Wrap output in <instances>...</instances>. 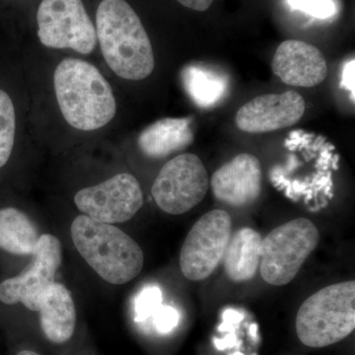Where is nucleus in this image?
<instances>
[{
  "instance_id": "obj_1",
  "label": "nucleus",
  "mask_w": 355,
  "mask_h": 355,
  "mask_svg": "<svg viewBox=\"0 0 355 355\" xmlns=\"http://www.w3.org/2000/svg\"><path fill=\"white\" fill-rule=\"evenodd\" d=\"M96 25L103 57L116 76L142 80L153 73V44L139 15L125 0H103Z\"/></svg>"
},
{
  "instance_id": "obj_2",
  "label": "nucleus",
  "mask_w": 355,
  "mask_h": 355,
  "mask_svg": "<svg viewBox=\"0 0 355 355\" xmlns=\"http://www.w3.org/2000/svg\"><path fill=\"white\" fill-rule=\"evenodd\" d=\"M53 83L58 106L71 127L90 132L113 120L116 112L113 90L94 65L67 58L58 65Z\"/></svg>"
},
{
  "instance_id": "obj_3",
  "label": "nucleus",
  "mask_w": 355,
  "mask_h": 355,
  "mask_svg": "<svg viewBox=\"0 0 355 355\" xmlns=\"http://www.w3.org/2000/svg\"><path fill=\"white\" fill-rule=\"evenodd\" d=\"M70 231L77 251L109 284H127L141 272L144 265L141 248L113 224L79 216L72 221Z\"/></svg>"
},
{
  "instance_id": "obj_4",
  "label": "nucleus",
  "mask_w": 355,
  "mask_h": 355,
  "mask_svg": "<svg viewBox=\"0 0 355 355\" xmlns=\"http://www.w3.org/2000/svg\"><path fill=\"white\" fill-rule=\"evenodd\" d=\"M355 329L354 280L331 284L299 308L296 333L303 345L324 347L345 340Z\"/></svg>"
},
{
  "instance_id": "obj_5",
  "label": "nucleus",
  "mask_w": 355,
  "mask_h": 355,
  "mask_svg": "<svg viewBox=\"0 0 355 355\" xmlns=\"http://www.w3.org/2000/svg\"><path fill=\"white\" fill-rule=\"evenodd\" d=\"M319 241V231L310 219H294L273 229L261 243V277L272 286L288 284Z\"/></svg>"
},
{
  "instance_id": "obj_6",
  "label": "nucleus",
  "mask_w": 355,
  "mask_h": 355,
  "mask_svg": "<svg viewBox=\"0 0 355 355\" xmlns=\"http://www.w3.org/2000/svg\"><path fill=\"white\" fill-rule=\"evenodd\" d=\"M37 22L40 41L49 48L71 49L88 55L97 44L96 28L83 0H43Z\"/></svg>"
},
{
  "instance_id": "obj_7",
  "label": "nucleus",
  "mask_w": 355,
  "mask_h": 355,
  "mask_svg": "<svg viewBox=\"0 0 355 355\" xmlns=\"http://www.w3.org/2000/svg\"><path fill=\"white\" fill-rule=\"evenodd\" d=\"M232 235V218L225 210L214 209L200 217L191 229L180 254L186 279H207L220 261Z\"/></svg>"
},
{
  "instance_id": "obj_8",
  "label": "nucleus",
  "mask_w": 355,
  "mask_h": 355,
  "mask_svg": "<svg viewBox=\"0 0 355 355\" xmlns=\"http://www.w3.org/2000/svg\"><path fill=\"white\" fill-rule=\"evenodd\" d=\"M209 189V179L202 160L186 153L168 161L153 186V196L166 214L178 216L202 202Z\"/></svg>"
},
{
  "instance_id": "obj_9",
  "label": "nucleus",
  "mask_w": 355,
  "mask_h": 355,
  "mask_svg": "<svg viewBox=\"0 0 355 355\" xmlns=\"http://www.w3.org/2000/svg\"><path fill=\"white\" fill-rule=\"evenodd\" d=\"M62 261L60 240L51 234L42 235L30 265L17 277L0 284V301L6 305L21 302L27 309L39 311L44 296L55 284Z\"/></svg>"
},
{
  "instance_id": "obj_10",
  "label": "nucleus",
  "mask_w": 355,
  "mask_h": 355,
  "mask_svg": "<svg viewBox=\"0 0 355 355\" xmlns=\"http://www.w3.org/2000/svg\"><path fill=\"white\" fill-rule=\"evenodd\" d=\"M74 202L93 220L121 223L130 220L141 209L144 193L137 178L121 173L97 186L79 191Z\"/></svg>"
},
{
  "instance_id": "obj_11",
  "label": "nucleus",
  "mask_w": 355,
  "mask_h": 355,
  "mask_svg": "<svg viewBox=\"0 0 355 355\" xmlns=\"http://www.w3.org/2000/svg\"><path fill=\"white\" fill-rule=\"evenodd\" d=\"M305 113L302 96L294 91L258 96L236 114V125L245 132H275L296 125Z\"/></svg>"
},
{
  "instance_id": "obj_12",
  "label": "nucleus",
  "mask_w": 355,
  "mask_h": 355,
  "mask_svg": "<svg viewBox=\"0 0 355 355\" xmlns=\"http://www.w3.org/2000/svg\"><path fill=\"white\" fill-rule=\"evenodd\" d=\"M210 186L219 202L234 207L251 205L263 188L260 161L252 154H239L214 173Z\"/></svg>"
},
{
  "instance_id": "obj_13",
  "label": "nucleus",
  "mask_w": 355,
  "mask_h": 355,
  "mask_svg": "<svg viewBox=\"0 0 355 355\" xmlns=\"http://www.w3.org/2000/svg\"><path fill=\"white\" fill-rule=\"evenodd\" d=\"M272 69L282 83L296 87H314L328 74L323 53L313 44L298 40H287L279 44Z\"/></svg>"
},
{
  "instance_id": "obj_14",
  "label": "nucleus",
  "mask_w": 355,
  "mask_h": 355,
  "mask_svg": "<svg viewBox=\"0 0 355 355\" xmlns=\"http://www.w3.org/2000/svg\"><path fill=\"white\" fill-rule=\"evenodd\" d=\"M38 312L42 331L50 342H69L76 330V311L71 293L64 284L55 282L51 286Z\"/></svg>"
},
{
  "instance_id": "obj_15",
  "label": "nucleus",
  "mask_w": 355,
  "mask_h": 355,
  "mask_svg": "<svg viewBox=\"0 0 355 355\" xmlns=\"http://www.w3.org/2000/svg\"><path fill=\"white\" fill-rule=\"evenodd\" d=\"M193 140L191 120L162 119L146 128L139 137L140 150L150 158H164L183 150Z\"/></svg>"
},
{
  "instance_id": "obj_16",
  "label": "nucleus",
  "mask_w": 355,
  "mask_h": 355,
  "mask_svg": "<svg viewBox=\"0 0 355 355\" xmlns=\"http://www.w3.org/2000/svg\"><path fill=\"white\" fill-rule=\"evenodd\" d=\"M260 233L244 227L231 235L224 253V268L229 279L235 282L253 279L260 266Z\"/></svg>"
},
{
  "instance_id": "obj_17",
  "label": "nucleus",
  "mask_w": 355,
  "mask_h": 355,
  "mask_svg": "<svg viewBox=\"0 0 355 355\" xmlns=\"http://www.w3.org/2000/svg\"><path fill=\"white\" fill-rule=\"evenodd\" d=\"M41 236L27 214L14 207L0 209V249L13 254H33Z\"/></svg>"
},
{
  "instance_id": "obj_18",
  "label": "nucleus",
  "mask_w": 355,
  "mask_h": 355,
  "mask_svg": "<svg viewBox=\"0 0 355 355\" xmlns=\"http://www.w3.org/2000/svg\"><path fill=\"white\" fill-rule=\"evenodd\" d=\"M182 79L191 100L202 108H210L225 97L227 80L216 70L189 65L183 70Z\"/></svg>"
},
{
  "instance_id": "obj_19",
  "label": "nucleus",
  "mask_w": 355,
  "mask_h": 355,
  "mask_svg": "<svg viewBox=\"0 0 355 355\" xmlns=\"http://www.w3.org/2000/svg\"><path fill=\"white\" fill-rule=\"evenodd\" d=\"M16 116L12 100L0 89V168L6 164L15 140Z\"/></svg>"
},
{
  "instance_id": "obj_20",
  "label": "nucleus",
  "mask_w": 355,
  "mask_h": 355,
  "mask_svg": "<svg viewBox=\"0 0 355 355\" xmlns=\"http://www.w3.org/2000/svg\"><path fill=\"white\" fill-rule=\"evenodd\" d=\"M162 305V292L158 286H147L140 291L135 300V320L144 322Z\"/></svg>"
},
{
  "instance_id": "obj_21",
  "label": "nucleus",
  "mask_w": 355,
  "mask_h": 355,
  "mask_svg": "<svg viewBox=\"0 0 355 355\" xmlns=\"http://www.w3.org/2000/svg\"><path fill=\"white\" fill-rule=\"evenodd\" d=\"M287 2L292 8L319 19L333 17L336 11L333 0H287Z\"/></svg>"
},
{
  "instance_id": "obj_22",
  "label": "nucleus",
  "mask_w": 355,
  "mask_h": 355,
  "mask_svg": "<svg viewBox=\"0 0 355 355\" xmlns=\"http://www.w3.org/2000/svg\"><path fill=\"white\" fill-rule=\"evenodd\" d=\"M154 326L161 334H167L179 323V313L171 306L161 305L154 313Z\"/></svg>"
},
{
  "instance_id": "obj_23",
  "label": "nucleus",
  "mask_w": 355,
  "mask_h": 355,
  "mask_svg": "<svg viewBox=\"0 0 355 355\" xmlns=\"http://www.w3.org/2000/svg\"><path fill=\"white\" fill-rule=\"evenodd\" d=\"M354 73H355V62L354 60H349L345 64L343 69L342 76V87H345L352 93V101H354Z\"/></svg>"
},
{
  "instance_id": "obj_24",
  "label": "nucleus",
  "mask_w": 355,
  "mask_h": 355,
  "mask_svg": "<svg viewBox=\"0 0 355 355\" xmlns=\"http://www.w3.org/2000/svg\"><path fill=\"white\" fill-rule=\"evenodd\" d=\"M177 1L180 2L182 6L187 7V8L203 12V11H207L209 8L214 0H177Z\"/></svg>"
},
{
  "instance_id": "obj_25",
  "label": "nucleus",
  "mask_w": 355,
  "mask_h": 355,
  "mask_svg": "<svg viewBox=\"0 0 355 355\" xmlns=\"http://www.w3.org/2000/svg\"><path fill=\"white\" fill-rule=\"evenodd\" d=\"M17 355H40L37 352H32V350H22Z\"/></svg>"
},
{
  "instance_id": "obj_26",
  "label": "nucleus",
  "mask_w": 355,
  "mask_h": 355,
  "mask_svg": "<svg viewBox=\"0 0 355 355\" xmlns=\"http://www.w3.org/2000/svg\"><path fill=\"white\" fill-rule=\"evenodd\" d=\"M234 355H243V354H240V352H237V354H235Z\"/></svg>"
}]
</instances>
